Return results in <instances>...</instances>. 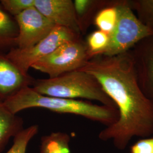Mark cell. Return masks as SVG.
Segmentation results:
<instances>
[{"label":"cell","mask_w":153,"mask_h":153,"mask_svg":"<svg viewBox=\"0 0 153 153\" xmlns=\"http://www.w3.org/2000/svg\"><path fill=\"white\" fill-rule=\"evenodd\" d=\"M2 8L13 17L18 16L23 11L35 6V0H1Z\"/></svg>","instance_id":"d6986e66"},{"label":"cell","mask_w":153,"mask_h":153,"mask_svg":"<svg viewBox=\"0 0 153 153\" xmlns=\"http://www.w3.org/2000/svg\"><path fill=\"white\" fill-rule=\"evenodd\" d=\"M109 42L110 35L100 30H97L89 34L85 42L90 58L102 55Z\"/></svg>","instance_id":"2e32d148"},{"label":"cell","mask_w":153,"mask_h":153,"mask_svg":"<svg viewBox=\"0 0 153 153\" xmlns=\"http://www.w3.org/2000/svg\"><path fill=\"white\" fill-rule=\"evenodd\" d=\"M81 38V35L59 26L55 27L45 38L31 47L20 49L13 48L6 54L7 57L24 74L38 61L53 52L61 44Z\"/></svg>","instance_id":"8992f818"},{"label":"cell","mask_w":153,"mask_h":153,"mask_svg":"<svg viewBox=\"0 0 153 153\" xmlns=\"http://www.w3.org/2000/svg\"><path fill=\"white\" fill-rule=\"evenodd\" d=\"M31 87L45 96L71 99H85L116 108L98 81L91 74L81 70L55 78L34 79Z\"/></svg>","instance_id":"3957f363"},{"label":"cell","mask_w":153,"mask_h":153,"mask_svg":"<svg viewBox=\"0 0 153 153\" xmlns=\"http://www.w3.org/2000/svg\"><path fill=\"white\" fill-rule=\"evenodd\" d=\"M90 59L86 42L79 38L61 44L31 68L55 78L81 69Z\"/></svg>","instance_id":"5b68a950"},{"label":"cell","mask_w":153,"mask_h":153,"mask_svg":"<svg viewBox=\"0 0 153 153\" xmlns=\"http://www.w3.org/2000/svg\"><path fill=\"white\" fill-rule=\"evenodd\" d=\"M35 7L55 25L81 35L73 1L35 0Z\"/></svg>","instance_id":"9c48e42d"},{"label":"cell","mask_w":153,"mask_h":153,"mask_svg":"<svg viewBox=\"0 0 153 153\" xmlns=\"http://www.w3.org/2000/svg\"><path fill=\"white\" fill-rule=\"evenodd\" d=\"M35 79L24 74L6 54L0 52V100L4 101L24 88L31 86Z\"/></svg>","instance_id":"30bf717a"},{"label":"cell","mask_w":153,"mask_h":153,"mask_svg":"<svg viewBox=\"0 0 153 153\" xmlns=\"http://www.w3.org/2000/svg\"><path fill=\"white\" fill-rule=\"evenodd\" d=\"M129 51L140 86L153 102V35L143 39Z\"/></svg>","instance_id":"ba28073f"},{"label":"cell","mask_w":153,"mask_h":153,"mask_svg":"<svg viewBox=\"0 0 153 153\" xmlns=\"http://www.w3.org/2000/svg\"><path fill=\"white\" fill-rule=\"evenodd\" d=\"M129 4L137 17L146 26L153 29V0H131Z\"/></svg>","instance_id":"ac0fdd59"},{"label":"cell","mask_w":153,"mask_h":153,"mask_svg":"<svg viewBox=\"0 0 153 153\" xmlns=\"http://www.w3.org/2000/svg\"><path fill=\"white\" fill-rule=\"evenodd\" d=\"M79 70L98 81L119 112L117 121L99 133L100 140H111L115 148L123 150L134 137L153 136V102L140 86L130 51L94 57Z\"/></svg>","instance_id":"6da1fadb"},{"label":"cell","mask_w":153,"mask_h":153,"mask_svg":"<svg viewBox=\"0 0 153 153\" xmlns=\"http://www.w3.org/2000/svg\"><path fill=\"white\" fill-rule=\"evenodd\" d=\"M71 137L66 133L52 132L42 137L40 153H71Z\"/></svg>","instance_id":"9a60e30c"},{"label":"cell","mask_w":153,"mask_h":153,"mask_svg":"<svg viewBox=\"0 0 153 153\" xmlns=\"http://www.w3.org/2000/svg\"><path fill=\"white\" fill-rule=\"evenodd\" d=\"M131 153H153V137L141 138L131 145Z\"/></svg>","instance_id":"ffe728a7"},{"label":"cell","mask_w":153,"mask_h":153,"mask_svg":"<svg viewBox=\"0 0 153 153\" xmlns=\"http://www.w3.org/2000/svg\"><path fill=\"white\" fill-rule=\"evenodd\" d=\"M38 131V125H33L23 129L14 137L12 146L6 153H26L28 143Z\"/></svg>","instance_id":"e0dca14e"},{"label":"cell","mask_w":153,"mask_h":153,"mask_svg":"<svg viewBox=\"0 0 153 153\" xmlns=\"http://www.w3.org/2000/svg\"><path fill=\"white\" fill-rule=\"evenodd\" d=\"M117 0L110 1L94 17L93 23L98 30L111 35L114 30L118 19Z\"/></svg>","instance_id":"5bb4252c"},{"label":"cell","mask_w":153,"mask_h":153,"mask_svg":"<svg viewBox=\"0 0 153 153\" xmlns=\"http://www.w3.org/2000/svg\"><path fill=\"white\" fill-rule=\"evenodd\" d=\"M3 102L14 114L24 109L41 108L59 114L81 116L107 126L114 124L119 118L116 108L93 104L78 99L45 96L37 93L31 86L23 88Z\"/></svg>","instance_id":"7a4b0ae2"},{"label":"cell","mask_w":153,"mask_h":153,"mask_svg":"<svg viewBox=\"0 0 153 153\" xmlns=\"http://www.w3.org/2000/svg\"><path fill=\"white\" fill-rule=\"evenodd\" d=\"M110 1L75 0L73 1L76 18L81 33H85L94 21L97 13Z\"/></svg>","instance_id":"7c38bea8"},{"label":"cell","mask_w":153,"mask_h":153,"mask_svg":"<svg viewBox=\"0 0 153 153\" xmlns=\"http://www.w3.org/2000/svg\"><path fill=\"white\" fill-rule=\"evenodd\" d=\"M18 28L14 17L2 8L0 4V52L16 47Z\"/></svg>","instance_id":"4fadbf2b"},{"label":"cell","mask_w":153,"mask_h":153,"mask_svg":"<svg viewBox=\"0 0 153 153\" xmlns=\"http://www.w3.org/2000/svg\"><path fill=\"white\" fill-rule=\"evenodd\" d=\"M21 117L10 111L0 100V153L5 148L11 137L23 130Z\"/></svg>","instance_id":"8fae6325"},{"label":"cell","mask_w":153,"mask_h":153,"mask_svg":"<svg viewBox=\"0 0 153 153\" xmlns=\"http://www.w3.org/2000/svg\"><path fill=\"white\" fill-rule=\"evenodd\" d=\"M14 19L18 28L16 47L20 49L29 48L38 43L56 26L35 6L23 11Z\"/></svg>","instance_id":"52a82bcc"},{"label":"cell","mask_w":153,"mask_h":153,"mask_svg":"<svg viewBox=\"0 0 153 153\" xmlns=\"http://www.w3.org/2000/svg\"><path fill=\"white\" fill-rule=\"evenodd\" d=\"M118 19L110 35L103 56H113L129 51L143 39L153 35V29L145 25L135 14L128 0H117Z\"/></svg>","instance_id":"277c9868"}]
</instances>
